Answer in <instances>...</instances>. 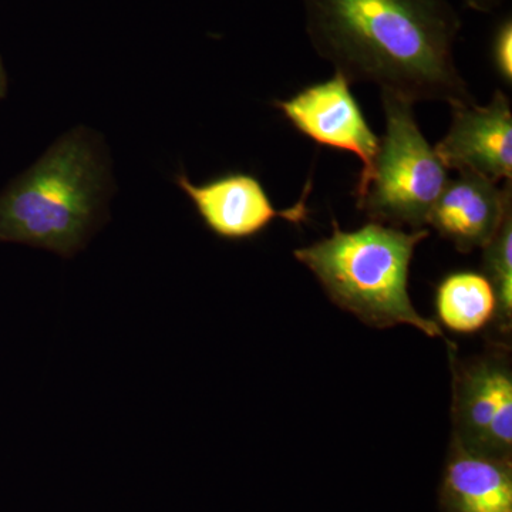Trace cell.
<instances>
[{
    "label": "cell",
    "instance_id": "7c38bea8",
    "mask_svg": "<svg viewBox=\"0 0 512 512\" xmlns=\"http://www.w3.org/2000/svg\"><path fill=\"white\" fill-rule=\"evenodd\" d=\"M485 276L497 296V316L505 329L512 320V207L505 214L503 224L494 238L485 245Z\"/></svg>",
    "mask_w": 512,
    "mask_h": 512
},
{
    "label": "cell",
    "instance_id": "9c48e42d",
    "mask_svg": "<svg viewBox=\"0 0 512 512\" xmlns=\"http://www.w3.org/2000/svg\"><path fill=\"white\" fill-rule=\"evenodd\" d=\"M511 181L503 188L476 174L460 173L448 180L431 210L429 225L460 252L484 248L512 207Z\"/></svg>",
    "mask_w": 512,
    "mask_h": 512
},
{
    "label": "cell",
    "instance_id": "277c9868",
    "mask_svg": "<svg viewBox=\"0 0 512 512\" xmlns=\"http://www.w3.org/2000/svg\"><path fill=\"white\" fill-rule=\"evenodd\" d=\"M380 97L386 133L372 173L355 190L357 208L380 224L424 229L448 183L447 168L421 133L413 103L389 92Z\"/></svg>",
    "mask_w": 512,
    "mask_h": 512
},
{
    "label": "cell",
    "instance_id": "ba28073f",
    "mask_svg": "<svg viewBox=\"0 0 512 512\" xmlns=\"http://www.w3.org/2000/svg\"><path fill=\"white\" fill-rule=\"evenodd\" d=\"M175 181L207 228L228 241L255 237L278 218L301 222L308 215L305 200L288 210H276L264 185L251 174H228L200 185L180 174Z\"/></svg>",
    "mask_w": 512,
    "mask_h": 512
},
{
    "label": "cell",
    "instance_id": "6da1fadb",
    "mask_svg": "<svg viewBox=\"0 0 512 512\" xmlns=\"http://www.w3.org/2000/svg\"><path fill=\"white\" fill-rule=\"evenodd\" d=\"M312 47L350 84L409 100L473 103L454 46L461 20L447 0H302Z\"/></svg>",
    "mask_w": 512,
    "mask_h": 512
},
{
    "label": "cell",
    "instance_id": "7a4b0ae2",
    "mask_svg": "<svg viewBox=\"0 0 512 512\" xmlns=\"http://www.w3.org/2000/svg\"><path fill=\"white\" fill-rule=\"evenodd\" d=\"M427 237V229L404 232L375 221L346 232L333 221L329 238L296 249L293 255L336 305L367 325H409L437 338L443 336L440 326L416 311L407 291L414 251Z\"/></svg>",
    "mask_w": 512,
    "mask_h": 512
},
{
    "label": "cell",
    "instance_id": "9a60e30c",
    "mask_svg": "<svg viewBox=\"0 0 512 512\" xmlns=\"http://www.w3.org/2000/svg\"><path fill=\"white\" fill-rule=\"evenodd\" d=\"M5 87H6L5 72H3L2 62H0V97H2L3 93H5Z\"/></svg>",
    "mask_w": 512,
    "mask_h": 512
},
{
    "label": "cell",
    "instance_id": "52a82bcc",
    "mask_svg": "<svg viewBox=\"0 0 512 512\" xmlns=\"http://www.w3.org/2000/svg\"><path fill=\"white\" fill-rule=\"evenodd\" d=\"M447 170L480 175L498 184L512 180L510 99L497 90L487 106H451L446 136L434 147Z\"/></svg>",
    "mask_w": 512,
    "mask_h": 512
},
{
    "label": "cell",
    "instance_id": "4fadbf2b",
    "mask_svg": "<svg viewBox=\"0 0 512 512\" xmlns=\"http://www.w3.org/2000/svg\"><path fill=\"white\" fill-rule=\"evenodd\" d=\"M491 56L498 76L505 84H512V20L511 16L504 18L503 22L495 29Z\"/></svg>",
    "mask_w": 512,
    "mask_h": 512
},
{
    "label": "cell",
    "instance_id": "5bb4252c",
    "mask_svg": "<svg viewBox=\"0 0 512 512\" xmlns=\"http://www.w3.org/2000/svg\"><path fill=\"white\" fill-rule=\"evenodd\" d=\"M468 9L476 10L480 13H493L494 10L501 8L505 0H463Z\"/></svg>",
    "mask_w": 512,
    "mask_h": 512
},
{
    "label": "cell",
    "instance_id": "8992f818",
    "mask_svg": "<svg viewBox=\"0 0 512 512\" xmlns=\"http://www.w3.org/2000/svg\"><path fill=\"white\" fill-rule=\"evenodd\" d=\"M275 106L303 136L320 146L349 151L362 161V173L356 190L365 185L372 173L380 138L373 133L350 83L340 73L329 80L312 84L288 100H276Z\"/></svg>",
    "mask_w": 512,
    "mask_h": 512
},
{
    "label": "cell",
    "instance_id": "5b68a950",
    "mask_svg": "<svg viewBox=\"0 0 512 512\" xmlns=\"http://www.w3.org/2000/svg\"><path fill=\"white\" fill-rule=\"evenodd\" d=\"M454 443L483 456L511 460L512 373L505 356L460 366L454 377Z\"/></svg>",
    "mask_w": 512,
    "mask_h": 512
},
{
    "label": "cell",
    "instance_id": "30bf717a",
    "mask_svg": "<svg viewBox=\"0 0 512 512\" xmlns=\"http://www.w3.org/2000/svg\"><path fill=\"white\" fill-rule=\"evenodd\" d=\"M440 507L443 512H512L511 460L483 456L453 441Z\"/></svg>",
    "mask_w": 512,
    "mask_h": 512
},
{
    "label": "cell",
    "instance_id": "3957f363",
    "mask_svg": "<svg viewBox=\"0 0 512 512\" xmlns=\"http://www.w3.org/2000/svg\"><path fill=\"white\" fill-rule=\"evenodd\" d=\"M104 181L93 137L70 131L0 194V242L72 258L96 225Z\"/></svg>",
    "mask_w": 512,
    "mask_h": 512
},
{
    "label": "cell",
    "instance_id": "8fae6325",
    "mask_svg": "<svg viewBox=\"0 0 512 512\" xmlns=\"http://www.w3.org/2000/svg\"><path fill=\"white\" fill-rule=\"evenodd\" d=\"M436 309L446 328L457 333H476L497 316V296L487 276L456 272L437 288Z\"/></svg>",
    "mask_w": 512,
    "mask_h": 512
}]
</instances>
